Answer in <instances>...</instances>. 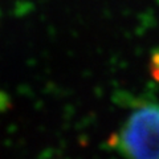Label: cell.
<instances>
[{
	"label": "cell",
	"instance_id": "cell-1",
	"mask_svg": "<svg viewBox=\"0 0 159 159\" xmlns=\"http://www.w3.org/2000/svg\"><path fill=\"white\" fill-rule=\"evenodd\" d=\"M119 145L129 159H159V106L137 109L121 130Z\"/></svg>",
	"mask_w": 159,
	"mask_h": 159
}]
</instances>
